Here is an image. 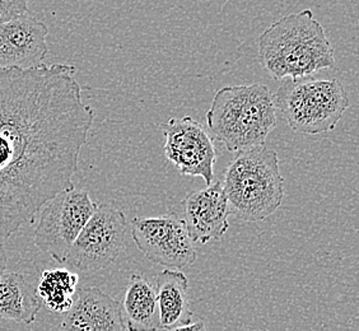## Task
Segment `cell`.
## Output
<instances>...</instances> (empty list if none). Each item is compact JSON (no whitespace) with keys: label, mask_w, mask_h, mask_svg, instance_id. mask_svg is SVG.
<instances>
[{"label":"cell","mask_w":359,"mask_h":331,"mask_svg":"<svg viewBox=\"0 0 359 331\" xmlns=\"http://www.w3.org/2000/svg\"><path fill=\"white\" fill-rule=\"evenodd\" d=\"M76 68H0V237L35 218L74 187L95 111L82 100Z\"/></svg>","instance_id":"cell-1"},{"label":"cell","mask_w":359,"mask_h":331,"mask_svg":"<svg viewBox=\"0 0 359 331\" xmlns=\"http://www.w3.org/2000/svg\"><path fill=\"white\" fill-rule=\"evenodd\" d=\"M259 60L276 79L307 78L335 67L334 48L311 9L284 15L257 39Z\"/></svg>","instance_id":"cell-2"},{"label":"cell","mask_w":359,"mask_h":331,"mask_svg":"<svg viewBox=\"0 0 359 331\" xmlns=\"http://www.w3.org/2000/svg\"><path fill=\"white\" fill-rule=\"evenodd\" d=\"M207 123L209 134L229 152L264 145L276 125V107L269 87L252 83L217 90Z\"/></svg>","instance_id":"cell-3"},{"label":"cell","mask_w":359,"mask_h":331,"mask_svg":"<svg viewBox=\"0 0 359 331\" xmlns=\"http://www.w3.org/2000/svg\"><path fill=\"white\" fill-rule=\"evenodd\" d=\"M222 187L229 213L242 221H264L276 213L284 199V179L276 151L259 145L237 153L224 171Z\"/></svg>","instance_id":"cell-4"},{"label":"cell","mask_w":359,"mask_h":331,"mask_svg":"<svg viewBox=\"0 0 359 331\" xmlns=\"http://www.w3.org/2000/svg\"><path fill=\"white\" fill-rule=\"evenodd\" d=\"M273 100L290 129L304 135L334 130L351 106L341 83L311 76L283 79Z\"/></svg>","instance_id":"cell-5"},{"label":"cell","mask_w":359,"mask_h":331,"mask_svg":"<svg viewBox=\"0 0 359 331\" xmlns=\"http://www.w3.org/2000/svg\"><path fill=\"white\" fill-rule=\"evenodd\" d=\"M97 204L86 190L69 187L41 208L40 219L35 229L36 248L60 264L65 259L78 235L83 229Z\"/></svg>","instance_id":"cell-6"},{"label":"cell","mask_w":359,"mask_h":331,"mask_svg":"<svg viewBox=\"0 0 359 331\" xmlns=\"http://www.w3.org/2000/svg\"><path fill=\"white\" fill-rule=\"evenodd\" d=\"M126 227V217L120 209L107 204L97 205L72 245L65 264L84 273L109 268L124 250Z\"/></svg>","instance_id":"cell-7"},{"label":"cell","mask_w":359,"mask_h":331,"mask_svg":"<svg viewBox=\"0 0 359 331\" xmlns=\"http://www.w3.org/2000/svg\"><path fill=\"white\" fill-rule=\"evenodd\" d=\"M132 236L142 254L154 264L185 269L196 262L198 254L185 222L175 214L134 218Z\"/></svg>","instance_id":"cell-8"},{"label":"cell","mask_w":359,"mask_h":331,"mask_svg":"<svg viewBox=\"0 0 359 331\" xmlns=\"http://www.w3.org/2000/svg\"><path fill=\"white\" fill-rule=\"evenodd\" d=\"M165 156L184 176L201 177L210 185L217 159L215 139L191 116L173 118L162 124Z\"/></svg>","instance_id":"cell-9"},{"label":"cell","mask_w":359,"mask_h":331,"mask_svg":"<svg viewBox=\"0 0 359 331\" xmlns=\"http://www.w3.org/2000/svg\"><path fill=\"white\" fill-rule=\"evenodd\" d=\"M48 28L32 15L0 23V68H34L48 53Z\"/></svg>","instance_id":"cell-10"},{"label":"cell","mask_w":359,"mask_h":331,"mask_svg":"<svg viewBox=\"0 0 359 331\" xmlns=\"http://www.w3.org/2000/svg\"><path fill=\"white\" fill-rule=\"evenodd\" d=\"M184 222L191 241L207 243L219 240L227 232V196L219 181H213L203 190L193 191L181 203Z\"/></svg>","instance_id":"cell-11"},{"label":"cell","mask_w":359,"mask_h":331,"mask_svg":"<svg viewBox=\"0 0 359 331\" xmlns=\"http://www.w3.org/2000/svg\"><path fill=\"white\" fill-rule=\"evenodd\" d=\"M62 331H126L121 304L97 287L76 290Z\"/></svg>","instance_id":"cell-12"},{"label":"cell","mask_w":359,"mask_h":331,"mask_svg":"<svg viewBox=\"0 0 359 331\" xmlns=\"http://www.w3.org/2000/svg\"><path fill=\"white\" fill-rule=\"evenodd\" d=\"M161 329L172 330L193 323L189 299V282L180 270L165 269L156 278Z\"/></svg>","instance_id":"cell-13"},{"label":"cell","mask_w":359,"mask_h":331,"mask_svg":"<svg viewBox=\"0 0 359 331\" xmlns=\"http://www.w3.org/2000/svg\"><path fill=\"white\" fill-rule=\"evenodd\" d=\"M126 331H158V304L156 288L140 274H133L121 306Z\"/></svg>","instance_id":"cell-14"},{"label":"cell","mask_w":359,"mask_h":331,"mask_svg":"<svg viewBox=\"0 0 359 331\" xmlns=\"http://www.w3.org/2000/svg\"><path fill=\"white\" fill-rule=\"evenodd\" d=\"M41 301L25 276L4 271L0 276V318L32 324L41 310Z\"/></svg>","instance_id":"cell-15"},{"label":"cell","mask_w":359,"mask_h":331,"mask_svg":"<svg viewBox=\"0 0 359 331\" xmlns=\"http://www.w3.org/2000/svg\"><path fill=\"white\" fill-rule=\"evenodd\" d=\"M79 276L67 269L45 270L37 285V297L50 312L65 313L74 302Z\"/></svg>","instance_id":"cell-16"},{"label":"cell","mask_w":359,"mask_h":331,"mask_svg":"<svg viewBox=\"0 0 359 331\" xmlns=\"http://www.w3.org/2000/svg\"><path fill=\"white\" fill-rule=\"evenodd\" d=\"M27 12L28 0H0V23L13 21Z\"/></svg>","instance_id":"cell-17"},{"label":"cell","mask_w":359,"mask_h":331,"mask_svg":"<svg viewBox=\"0 0 359 331\" xmlns=\"http://www.w3.org/2000/svg\"><path fill=\"white\" fill-rule=\"evenodd\" d=\"M168 331H208V329L203 321H195V323H190V324L184 325V326H180V327Z\"/></svg>","instance_id":"cell-18"},{"label":"cell","mask_w":359,"mask_h":331,"mask_svg":"<svg viewBox=\"0 0 359 331\" xmlns=\"http://www.w3.org/2000/svg\"><path fill=\"white\" fill-rule=\"evenodd\" d=\"M7 269V252L3 243L0 242V276Z\"/></svg>","instance_id":"cell-19"}]
</instances>
